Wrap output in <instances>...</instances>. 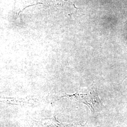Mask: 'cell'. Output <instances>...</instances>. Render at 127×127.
Wrapping results in <instances>:
<instances>
[{
    "label": "cell",
    "mask_w": 127,
    "mask_h": 127,
    "mask_svg": "<svg viewBox=\"0 0 127 127\" xmlns=\"http://www.w3.org/2000/svg\"><path fill=\"white\" fill-rule=\"evenodd\" d=\"M83 103L87 104L91 109L92 112H95L101 109L103 106L96 92L91 90L87 93L83 97Z\"/></svg>",
    "instance_id": "6da1fadb"
}]
</instances>
